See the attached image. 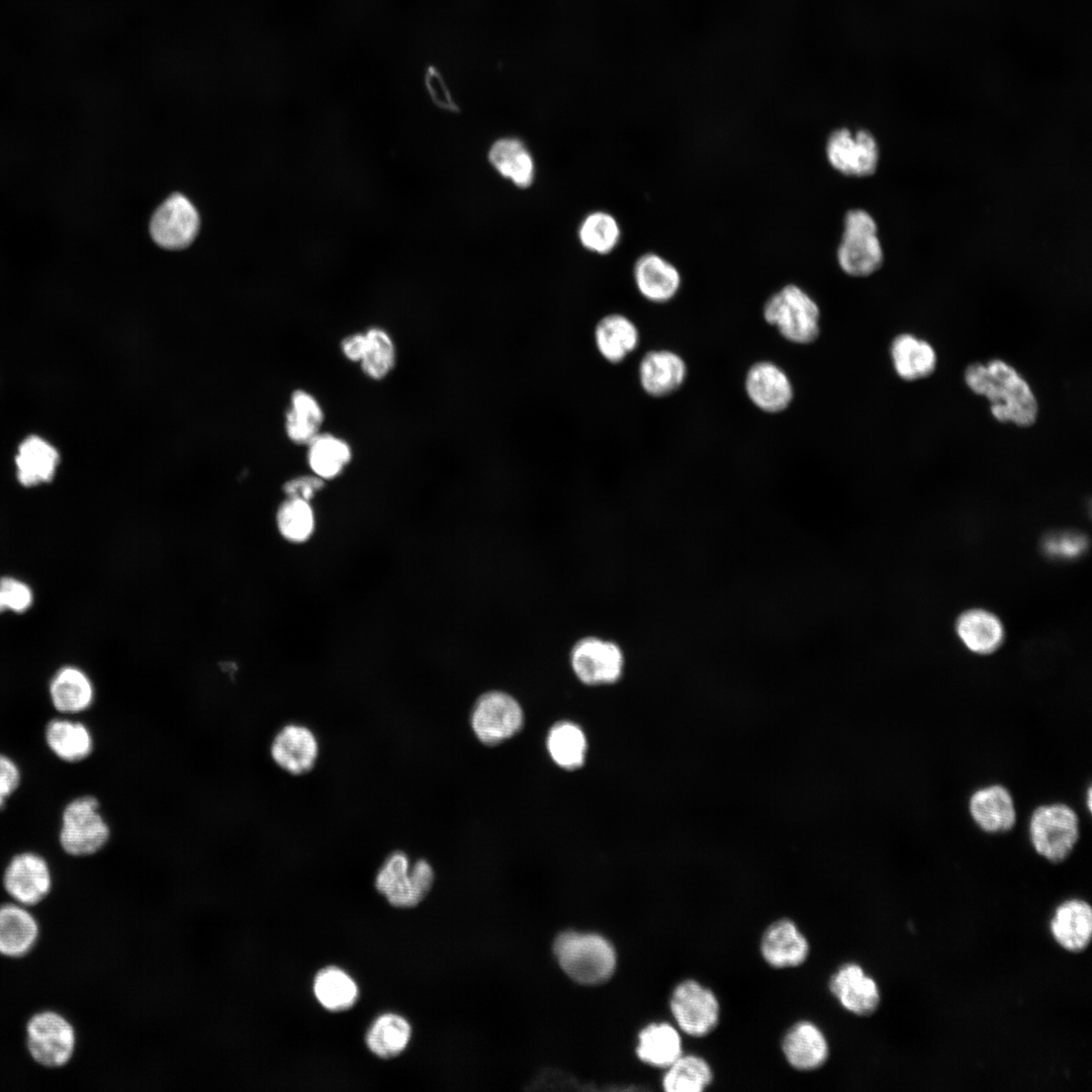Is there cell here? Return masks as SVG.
<instances>
[{"label":"cell","mask_w":1092,"mask_h":1092,"mask_svg":"<svg viewBox=\"0 0 1092 1092\" xmlns=\"http://www.w3.org/2000/svg\"><path fill=\"white\" fill-rule=\"evenodd\" d=\"M965 381L976 394L989 399L991 413L1001 423L1029 427L1036 421L1038 405L1028 383L1006 362L974 363L965 371Z\"/></svg>","instance_id":"1"},{"label":"cell","mask_w":1092,"mask_h":1092,"mask_svg":"<svg viewBox=\"0 0 1092 1092\" xmlns=\"http://www.w3.org/2000/svg\"><path fill=\"white\" fill-rule=\"evenodd\" d=\"M553 951L564 973L579 984L603 983L615 971L613 945L596 933L564 931L555 938Z\"/></svg>","instance_id":"2"},{"label":"cell","mask_w":1092,"mask_h":1092,"mask_svg":"<svg viewBox=\"0 0 1092 1092\" xmlns=\"http://www.w3.org/2000/svg\"><path fill=\"white\" fill-rule=\"evenodd\" d=\"M78 1042L76 1027L61 1011L34 1012L24 1027V1044L29 1058L43 1069H62L73 1061Z\"/></svg>","instance_id":"3"},{"label":"cell","mask_w":1092,"mask_h":1092,"mask_svg":"<svg viewBox=\"0 0 1092 1092\" xmlns=\"http://www.w3.org/2000/svg\"><path fill=\"white\" fill-rule=\"evenodd\" d=\"M764 321L789 342L807 345L820 333V307L802 287L787 284L765 301Z\"/></svg>","instance_id":"4"},{"label":"cell","mask_w":1092,"mask_h":1092,"mask_svg":"<svg viewBox=\"0 0 1092 1092\" xmlns=\"http://www.w3.org/2000/svg\"><path fill=\"white\" fill-rule=\"evenodd\" d=\"M836 260L840 269L853 277L872 275L882 267L884 251L878 224L868 211L855 208L845 213Z\"/></svg>","instance_id":"5"},{"label":"cell","mask_w":1092,"mask_h":1092,"mask_svg":"<svg viewBox=\"0 0 1092 1092\" xmlns=\"http://www.w3.org/2000/svg\"><path fill=\"white\" fill-rule=\"evenodd\" d=\"M110 834L97 798L82 796L65 807L60 843L66 853L72 856L95 854L107 844Z\"/></svg>","instance_id":"6"},{"label":"cell","mask_w":1092,"mask_h":1092,"mask_svg":"<svg viewBox=\"0 0 1092 1092\" xmlns=\"http://www.w3.org/2000/svg\"><path fill=\"white\" fill-rule=\"evenodd\" d=\"M434 883V871L425 859L412 867L402 851L392 852L375 879V887L395 907H414L429 893Z\"/></svg>","instance_id":"7"},{"label":"cell","mask_w":1092,"mask_h":1092,"mask_svg":"<svg viewBox=\"0 0 1092 1092\" xmlns=\"http://www.w3.org/2000/svg\"><path fill=\"white\" fill-rule=\"evenodd\" d=\"M1079 836L1075 811L1065 804L1036 808L1029 821V837L1035 851L1051 862L1065 860Z\"/></svg>","instance_id":"8"},{"label":"cell","mask_w":1092,"mask_h":1092,"mask_svg":"<svg viewBox=\"0 0 1092 1092\" xmlns=\"http://www.w3.org/2000/svg\"><path fill=\"white\" fill-rule=\"evenodd\" d=\"M825 155L835 171L856 178L873 175L880 161L878 142L867 129H834L826 140Z\"/></svg>","instance_id":"9"},{"label":"cell","mask_w":1092,"mask_h":1092,"mask_svg":"<svg viewBox=\"0 0 1092 1092\" xmlns=\"http://www.w3.org/2000/svg\"><path fill=\"white\" fill-rule=\"evenodd\" d=\"M53 884L47 860L30 851L14 855L2 875V888L9 900L30 909L50 897Z\"/></svg>","instance_id":"10"},{"label":"cell","mask_w":1092,"mask_h":1092,"mask_svg":"<svg viewBox=\"0 0 1092 1092\" xmlns=\"http://www.w3.org/2000/svg\"><path fill=\"white\" fill-rule=\"evenodd\" d=\"M669 1005L678 1027L691 1036H705L719 1023L721 1009L717 996L695 980L679 983Z\"/></svg>","instance_id":"11"},{"label":"cell","mask_w":1092,"mask_h":1092,"mask_svg":"<svg viewBox=\"0 0 1092 1092\" xmlns=\"http://www.w3.org/2000/svg\"><path fill=\"white\" fill-rule=\"evenodd\" d=\"M470 723L482 743L495 745L519 731L523 724V712L512 696L490 691L477 699Z\"/></svg>","instance_id":"12"},{"label":"cell","mask_w":1092,"mask_h":1092,"mask_svg":"<svg viewBox=\"0 0 1092 1092\" xmlns=\"http://www.w3.org/2000/svg\"><path fill=\"white\" fill-rule=\"evenodd\" d=\"M570 664L577 678L583 684L608 685L621 677L624 654L614 641L587 636L573 645Z\"/></svg>","instance_id":"13"},{"label":"cell","mask_w":1092,"mask_h":1092,"mask_svg":"<svg viewBox=\"0 0 1092 1092\" xmlns=\"http://www.w3.org/2000/svg\"><path fill=\"white\" fill-rule=\"evenodd\" d=\"M199 230V214L184 195L175 193L164 200L150 221L154 242L168 250L188 247Z\"/></svg>","instance_id":"14"},{"label":"cell","mask_w":1092,"mask_h":1092,"mask_svg":"<svg viewBox=\"0 0 1092 1092\" xmlns=\"http://www.w3.org/2000/svg\"><path fill=\"white\" fill-rule=\"evenodd\" d=\"M828 988L846 1011L857 1016H870L881 1005L878 983L856 963L840 966L830 977Z\"/></svg>","instance_id":"15"},{"label":"cell","mask_w":1092,"mask_h":1092,"mask_svg":"<svg viewBox=\"0 0 1092 1092\" xmlns=\"http://www.w3.org/2000/svg\"><path fill=\"white\" fill-rule=\"evenodd\" d=\"M744 387L749 400L768 414L784 412L794 398V387L789 375L771 361L752 364L746 372Z\"/></svg>","instance_id":"16"},{"label":"cell","mask_w":1092,"mask_h":1092,"mask_svg":"<svg viewBox=\"0 0 1092 1092\" xmlns=\"http://www.w3.org/2000/svg\"><path fill=\"white\" fill-rule=\"evenodd\" d=\"M41 929L30 908L13 901L0 903V957L19 960L36 946Z\"/></svg>","instance_id":"17"},{"label":"cell","mask_w":1092,"mask_h":1092,"mask_svg":"<svg viewBox=\"0 0 1092 1092\" xmlns=\"http://www.w3.org/2000/svg\"><path fill=\"white\" fill-rule=\"evenodd\" d=\"M318 743L306 726L290 723L273 737L270 755L274 763L292 776L308 772L315 764Z\"/></svg>","instance_id":"18"},{"label":"cell","mask_w":1092,"mask_h":1092,"mask_svg":"<svg viewBox=\"0 0 1092 1092\" xmlns=\"http://www.w3.org/2000/svg\"><path fill=\"white\" fill-rule=\"evenodd\" d=\"M1057 944L1071 953L1084 952L1092 942V906L1081 898L1061 902L1049 922Z\"/></svg>","instance_id":"19"},{"label":"cell","mask_w":1092,"mask_h":1092,"mask_svg":"<svg viewBox=\"0 0 1092 1092\" xmlns=\"http://www.w3.org/2000/svg\"><path fill=\"white\" fill-rule=\"evenodd\" d=\"M760 952L776 969L795 968L806 962L810 944L797 924L789 918L774 921L763 932Z\"/></svg>","instance_id":"20"},{"label":"cell","mask_w":1092,"mask_h":1092,"mask_svg":"<svg viewBox=\"0 0 1092 1092\" xmlns=\"http://www.w3.org/2000/svg\"><path fill=\"white\" fill-rule=\"evenodd\" d=\"M638 375L645 393L652 397H664L682 386L688 367L682 357L671 350H651L642 357Z\"/></svg>","instance_id":"21"},{"label":"cell","mask_w":1092,"mask_h":1092,"mask_svg":"<svg viewBox=\"0 0 1092 1092\" xmlns=\"http://www.w3.org/2000/svg\"><path fill=\"white\" fill-rule=\"evenodd\" d=\"M782 1052L792 1068L813 1071L826 1063L829 1044L825 1034L815 1023L801 1020L785 1033Z\"/></svg>","instance_id":"22"},{"label":"cell","mask_w":1092,"mask_h":1092,"mask_svg":"<svg viewBox=\"0 0 1092 1092\" xmlns=\"http://www.w3.org/2000/svg\"><path fill=\"white\" fill-rule=\"evenodd\" d=\"M633 274L640 294L655 303L671 300L681 285L676 267L653 253L645 254L636 261Z\"/></svg>","instance_id":"23"},{"label":"cell","mask_w":1092,"mask_h":1092,"mask_svg":"<svg viewBox=\"0 0 1092 1092\" xmlns=\"http://www.w3.org/2000/svg\"><path fill=\"white\" fill-rule=\"evenodd\" d=\"M970 813L977 825L990 833L1008 831L1016 821L1013 799L1000 785L976 791L970 799Z\"/></svg>","instance_id":"24"},{"label":"cell","mask_w":1092,"mask_h":1092,"mask_svg":"<svg viewBox=\"0 0 1092 1092\" xmlns=\"http://www.w3.org/2000/svg\"><path fill=\"white\" fill-rule=\"evenodd\" d=\"M594 336L601 356L613 364L624 361L640 342L636 325L621 313H611L602 317L596 325Z\"/></svg>","instance_id":"25"},{"label":"cell","mask_w":1092,"mask_h":1092,"mask_svg":"<svg viewBox=\"0 0 1092 1092\" xmlns=\"http://www.w3.org/2000/svg\"><path fill=\"white\" fill-rule=\"evenodd\" d=\"M324 422L325 412L318 399L302 388L293 390L284 421L289 441L295 445H307L322 432Z\"/></svg>","instance_id":"26"},{"label":"cell","mask_w":1092,"mask_h":1092,"mask_svg":"<svg viewBox=\"0 0 1092 1092\" xmlns=\"http://www.w3.org/2000/svg\"><path fill=\"white\" fill-rule=\"evenodd\" d=\"M957 633L971 651L990 654L998 649L1004 639L1001 621L992 613L972 609L963 613L956 624Z\"/></svg>","instance_id":"27"},{"label":"cell","mask_w":1092,"mask_h":1092,"mask_svg":"<svg viewBox=\"0 0 1092 1092\" xmlns=\"http://www.w3.org/2000/svg\"><path fill=\"white\" fill-rule=\"evenodd\" d=\"M488 160L503 177L518 187H529L534 181V159L519 139L503 138L495 141L488 151Z\"/></svg>","instance_id":"28"},{"label":"cell","mask_w":1092,"mask_h":1092,"mask_svg":"<svg viewBox=\"0 0 1092 1092\" xmlns=\"http://www.w3.org/2000/svg\"><path fill=\"white\" fill-rule=\"evenodd\" d=\"M891 356L896 373L908 381L929 376L936 366L931 345L910 334H901L893 340Z\"/></svg>","instance_id":"29"},{"label":"cell","mask_w":1092,"mask_h":1092,"mask_svg":"<svg viewBox=\"0 0 1092 1092\" xmlns=\"http://www.w3.org/2000/svg\"><path fill=\"white\" fill-rule=\"evenodd\" d=\"M15 461L19 482L31 486L54 477L59 453L43 439L29 436L20 444Z\"/></svg>","instance_id":"30"},{"label":"cell","mask_w":1092,"mask_h":1092,"mask_svg":"<svg viewBox=\"0 0 1092 1092\" xmlns=\"http://www.w3.org/2000/svg\"><path fill=\"white\" fill-rule=\"evenodd\" d=\"M306 447L309 468L325 481L339 476L353 457L351 445L332 433L320 432Z\"/></svg>","instance_id":"31"},{"label":"cell","mask_w":1092,"mask_h":1092,"mask_svg":"<svg viewBox=\"0 0 1092 1092\" xmlns=\"http://www.w3.org/2000/svg\"><path fill=\"white\" fill-rule=\"evenodd\" d=\"M54 707L62 713L75 714L87 710L94 699L89 677L80 669L67 666L60 669L50 685Z\"/></svg>","instance_id":"32"},{"label":"cell","mask_w":1092,"mask_h":1092,"mask_svg":"<svg viewBox=\"0 0 1092 1092\" xmlns=\"http://www.w3.org/2000/svg\"><path fill=\"white\" fill-rule=\"evenodd\" d=\"M46 740L50 749L62 760L78 762L86 759L93 750V738L81 722L54 719L46 728Z\"/></svg>","instance_id":"33"},{"label":"cell","mask_w":1092,"mask_h":1092,"mask_svg":"<svg viewBox=\"0 0 1092 1092\" xmlns=\"http://www.w3.org/2000/svg\"><path fill=\"white\" fill-rule=\"evenodd\" d=\"M636 1053L648 1065L668 1068L682 1055L680 1035L668 1023L649 1024L639 1033Z\"/></svg>","instance_id":"34"},{"label":"cell","mask_w":1092,"mask_h":1092,"mask_svg":"<svg viewBox=\"0 0 1092 1092\" xmlns=\"http://www.w3.org/2000/svg\"><path fill=\"white\" fill-rule=\"evenodd\" d=\"M412 1035L410 1023L394 1013L379 1016L366 1034V1044L376 1056L389 1059L400 1054Z\"/></svg>","instance_id":"35"},{"label":"cell","mask_w":1092,"mask_h":1092,"mask_svg":"<svg viewBox=\"0 0 1092 1092\" xmlns=\"http://www.w3.org/2000/svg\"><path fill=\"white\" fill-rule=\"evenodd\" d=\"M313 992L317 1001L330 1011L347 1010L358 997L356 983L337 967H327L316 974Z\"/></svg>","instance_id":"36"},{"label":"cell","mask_w":1092,"mask_h":1092,"mask_svg":"<svg viewBox=\"0 0 1092 1092\" xmlns=\"http://www.w3.org/2000/svg\"><path fill=\"white\" fill-rule=\"evenodd\" d=\"M666 1069L662 1084L667 1092H702L714 1078L708 1062L695 1055H681Z\"/></svg>","instance_id":"37"},{"label":"cell","mask_w":1092,"mask_h":1092,"mask_svg":"<svg viewBox=\"0 0 1092 1092\" xmlns=\"http://www.w3.org/2000/svg\"><path fill=\"white\" fill-rule=\"evenodd\" d=\"M366 349L360 367L370 379L380 381L386 378L396 363V348L390 334L380 327H371L365 331Z\"/></svg>","instance_id":"38"},{"label":"cell","mask_w":1092,"mask_h":1092,"mask_svg":"<svg viewBox=\"0 0 1092 1092\" xmlns=\"http://www.w3.org/2000/svg\"><path fill=\"white\" fill-rule=\"evenodd\" d=\"M547 748L559 766L574 769L583 763L586 741L577 725L564 721L551 728L547 737Z\"/></svg>","instance_id":"39"},{"label":"cell","mask_w":1092,"mask_h":1092,"mask_svg":"<svg viewBox=\"0 0 1092 1092\" xmlns=\"http://www.w3.org/2000/svg\"><path fill=\"white\" fill-rule=\"evenodd\" d=\"M276 523L281 536L287 541H306L314 529V516L309 502L287 496L277 511Z\"/></svg>","instance_id":"40"},{"label":"cell","mask_w":1092,"mask_h":1092,"mask_svg":"<svg viewBox=\"0 0 1092 1092\" xmlns=\"http://www.w3.org/2000/svg\"><path fill=\"white\" fill-rule=\"evenodd\" d=\"M620 236L617 220L605 211L589 213L578 229L581 245L586 250L598 254H608L613 251L619 243Z\"/></svg>","instance_id":"41"},{"label":"cell","mask_w":1092,"mask_h":1092,"mask_svg":"<svg viewBox=\"0 0 1092 1092\" xmlns=\"http://www.w3.org/2000/svg\"><path fill=\"white\" fill-rule=\"evenodd\" d=\"M1087 548V540L1081 534H1052L1042 542L1043 552L1052 558L1073 559L1081 556Z\"/></svg>","instance_id":"42"},{"label":"cell","mask_w":1092,"mask_h":1092,"mask_svg":"<svg viewBox=\"0 0 1092 1092\" xmlns=\"http://www.w3.org/2000/svg\"><path fill=\"white\" fill-rule=\"evenodd\" d=\"M31 603L32 594L25 583L12 577L0 579V612L9 609L16 613H23Z\"/></svg>","instance_id":"43"},{"label":"cell","mask_w":1092,"mask_h":1092,"mask_svg":"<svg viewBox=\"0 0 1092 1092\" xmlns=\"http://www.w3.org/2000/svg\"><path fill=\"white\" fill-rule=\"evenodd\" d=\"M425 84L433 102L449 111L457 110L452 95L441 73L434 67H429L425 75Z\"/></svg>","instance_id":"44"},{"label":"cell","mask_w":1092,"mask_h":1092,"mask_svg":"<svg viewBox=\"0 0 1092 1092\" xmlns=\"http://www.w3.org/2000/svg\"><path fill=\"white\" fill-rule=\"evenodd\" d=\"M325 486V480L315 474L299 475L285 481L282 489L289 497L309 502Z\"/></svg>","instance_id":"45"},{"label":"cell","mask_w":1092,"mask_h":1092,"mask_svg":"<svg viewBox=\"0 0 1092 1092\" xmlns=\"http://www.w3.org/2000/svg\"><path fill=\"white\" fill-rule=\"evenodd\" d=\"M20 772L17 765L6 755L0 754V808L17 789Z\"/></svg>","instance_id":"46"},{"label":"cell","mask_w":1092,"mask_h":1092,"mask_svg":"<svg viewBox=\"0 0 1092 1092\" xmlns=\"http://www.w3.org/2000/svg\"><path fill=\"white\" fill-rule=\"evenodd\" d=\"M343 356L350 362L360 363L366 349L365 332L353 333L346 336L340 344Z\"/></svg>","instance_id":"47"},{"label":"cell","mask_w":1092,"mask_h":1092,"mask_svg":"<svg viewBox=\"0 0 1092 1092\" xmlns=\"http://www.w3.org/2000/svg\"><path fill=\"white\" fill-rule=\"evenodd\" d=\"M1091 795H1092V793H1091V789L1089 788V789H1088V792H1087V804H1088V810H1091V801H1092V799H1091Z\"/></svg>","instance_id":"48"}]
</instances>
